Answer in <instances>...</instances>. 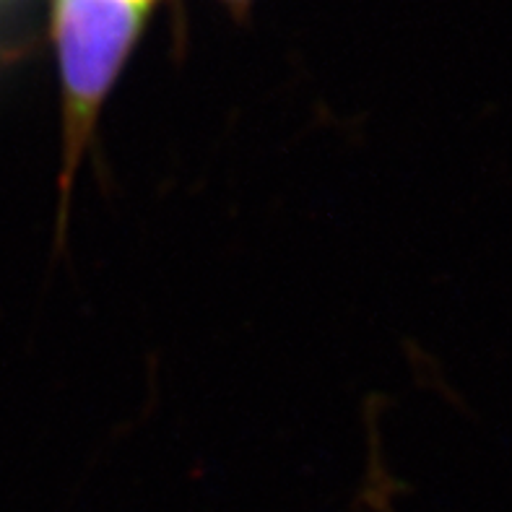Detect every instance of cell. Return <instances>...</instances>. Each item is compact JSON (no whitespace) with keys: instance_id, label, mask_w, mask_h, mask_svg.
<instances>
[{"instance_id":"obj_3","label":"cell","mask_w":512,"mask_h":512,"mask_svg":"<svg viewBox=\"0 0 512 512\" xmlns=\"http://www.w3.org/2000/svg\"><path fill=\"white\" fill-rule=\"evenodd\" d=\"M149 3H151V0H149Z\"/></svg>"},{"instance_id":"obj_1","label":"cell","mask_w":512,"mask_h":512,"mask_svg":"<svg viewBox=\"0 0 512 512\" xmlns=\"http://www.w3.org/2000/svg\"><path fill=\"white\" fill-rule=\"evenodd\" d=\"M149 6V0H55L52 6L63 81V211L104 97L136 45Z\"/></svg>"},{"instance_id":"obj_2","label":"cell","mask_w":512,"mask_h":512,"mask_svg":"<svg viewBox=\"0 0 512 512\" xmlns=\"http://www.w3.org/2000/svg\"><path fill=\"white\" fill-rule=\"evenodd\" d=\"M229 3H234V6H247L250 0H229Z\"/></svg>"}]
</instances>
